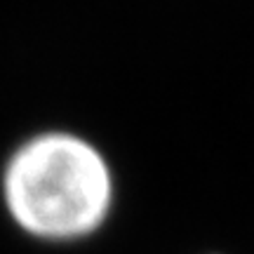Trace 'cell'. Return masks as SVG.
<instances>
[{"mask_svg": "<svg viewBox=\"0 0 254 254\" xmlns=\"http://www.w3.org/2000/svg\"><path fill=\"white\" fill-rule=\"evenodd\" d=\"M9 217L43 240H75L109 217L113 174L97 146L71 132H43L12 153L2 174Z\"/></svg>", "mask_w": 254, "mask_h": 254, "instance_id": "obj_1", "label": "cell"}]
</instances>
